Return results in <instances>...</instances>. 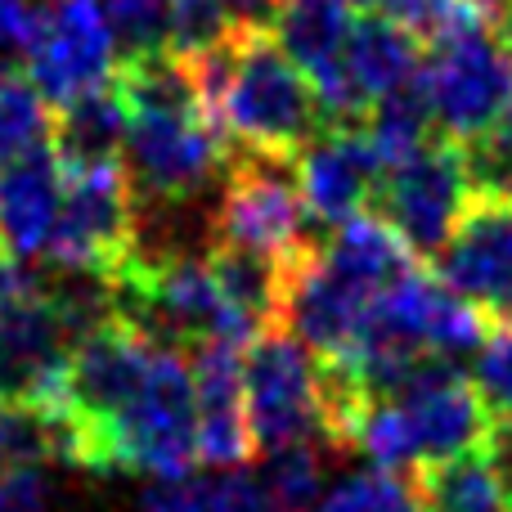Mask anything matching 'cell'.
<instances>
[{"mask_svg":"<svg viewBox=\"0 0 512 512\" xmlns=\"http://www.w3.org/2000/svg\"><path fill=\"white\" fill-rule=\"evenodd\" d=\"M113 90L122 99V167L135 198L176 207L203 194L207 180L234 158L189 68L171 50L122 54Z\"/></svg>","mask_w":512,"mask_h":512,"instance_id":"cell-1","label":"cell"},{"mask_svg":"<svg viewBox=\"0 0 512 512\" xmlns=\"http://www.w3.org/2000/svg\"><path fill=\"white\" fill-rule=\"evenodd\" d=\"M234 153L297 158L328 126L319 90L265 23L243 18L216 50L180 59Z\"/></svg>","mask_w":512,"mask_h":512,"instance_id":"cell-2","label":"cell"},{"mask_svg":"<svg viewBox=\"0 0 512 512\" xmlns=\"http://www.w3.org/2000/svg\"><path fill=\"white\" fill-rule=\"evenodd\" d=\"M490 418L481 391L454 364H427L391 396L364 400L351 414L342 450H360L369 468L423 472L486 445Z\"/></svg>","mask_w":512,"mask_h":512,"instance_id":"cell-3","label":"cell"},{"mask_svg":"<svg viewBox=\"0 0 512 512\" xmlns=\"http://www.w3.org/2000/svg\"><path fill=\"white\" fill-rule=\"evenodd\" d=\"M90 472H144L153 481L189 477L198 468V400L194 373L180 351L158 346L135 396L81 450Z\"/></svg>","mask_w":512,"mask_h":512,"instance_id":"cell-4","label":"cell"},{"mask_svg":"<svg viewBox=\"0 0 512 512\" xmlns=\"http://www.w3.org/2000/svg\"><path fill=\"white\" fill-rule=\"evenodd\" d=\"M77 333L50 274L0 261V409H50L68 378Z\"/></svg>","mask_w":512,"mask_h":512,"instance_id":"cell-5","label":"cell"},{"mask_svg":"<svg viewBox=\"0 0 512 512\" xmlns=\"http://www.w3.org/2000/svg\"><path fill=\"white\" fill-rule=\"evenodd\" d=\"M243 396L256 450L333 445V400L324 360L288 328H265L243 351Z\"/></svg>","mask_w":512,"mask_h":512,"instance_id":"cell-6","label":"cell"},{"mask_svg":"<svg viewBox=\"0 0 512 512\" xmlns=\"http://www.w3.org/2000/svg\"><path fill=\"white\" fill-rule=\"evenodd\" d=\"M216 248L252 252L274 265H297L306 252L319 248L315 221L306 212L297 180V158L279 153H234L225 176L221 203L212 221Z\"/></svg>","mask_w":512,"mask_h":512,"instance_id":"cell-7","label":"cell"},{"mask_svg":"<svg viewBox=\"0 0 512 512\" xmlns=\"http://www.w3.org/2000/svg\"><path fill=\"white\" fill-rule=\"evenodd\" d=\"M140 248V198L122 162L63 171V207L45 261L63 274L113 283Z\"/></svg>","mask_w":512,"mask_h":512,"instance_id":"cell-8","label":"cell"},{"mask_svg":"<svg viewBox=\"0 0 512 512\" xmlns=\"http://www.w3.org/2000/svg\"><path fill=\"white\" fill-rule=\"evenodd\" d=\"M423 99L432 126L454 144L495 126L512 108V54L495 27H463L427 45Z\"/></svg>","mask_w":512,"mask_h":512,"instance_id":"cell-9","label":"cell"},{"mask_svg":"<svg viewBox=\"0 0 512 512\" xmlns=\"http://www.w3.org/2000/svg\"><path fill=\"white\" fill-rule=\"evenodd\" d=\"M117 32L104 0H50L36 9L32 41L23 50V72L50 108H68L113 86Z\"/></svg>","mask_w":512,"mask_h":512,"instance_id":"cell-10","label":"cell"},{"mask_svg":"<svg viewBox=\"0 0 512 512\" xmlns=\"http://www.w3.org/2000/svg\"><path fill=\"white\" fill-rule=\"evenodd\" d=\"M468 194L472 189L468 176H463L459 144L445 140V135H432L418 153H409L396 167L382 171L373 207L414 256H441L463 207L472 203Z\"/></svg>","mask_w":512,"mask_h":512,"instance_id":"cell-11","label":"cell"},{"mask_svg":"<svg viewBox=\"0 0 512 512\" xmlns=\"http://www.w3.org/2000/svg\"><path fill=\"white\" fill-rule=\"evenodd\" d=\"M436 261L450 292L486 319H512V198H472Z\"/></svg>","mask_w":512,"mask_h":512,"instance_id":"cell-12","label":"cell"},{"mask_svg":"<svg viewBox=\"0 0 512 512\" xmlns=\"http://www.w3.org/2000/svg\"><path fill=\"white\" fill-rule=\"evenodd\" d=\"M297 180L310 221L337 230V225L364 216V203H373L382 162L360 126H324L297 153Z\"/></svg>","mask_w":512,"mask_h":512,"instance_id":"cell-13","label":"cell"},{"mask_svg":"<svg viewBox=\"0 0 512 512\" xmlns=\"http://www.w3.org/2000/svg\"><path fill=\"white\" fill-rule=\"evenodd\" d=\"M243 351L248 346L212 342L198 346L189 360L198 400V463L212 472H234L256 454L248 396H243Z\"/></svg>","mask_w":512,"mask_h":512,"instance_id":"cell-14","label":"cell"},{"mask_svg":"<svg viewBox=\"0 0 512 512\" xmlns=\"http://www.w3.org/2000/svg\"><path fill=\"white\" fill-rule=\"evenodd\" d=\"M63 207V167L50 144L0 167V261L32 265L50 252Z\"/></svg>","mask_w":512,"mask_h":512,"instance_id":"cell-15","label":"cell"},{"mask_svg":"<svg viewBox=\"0 0 512 512\" xmlns=\"http://www.w3.org/2000/svg\"><path fill=\"white\" fill-rule=\"evenodd\" d=\"M265 27L319 90L342 68L346 41L355 32V5L351 0H270Z\"/></svg>","mask_w":512,"mask_h":512,"instance_id":"cell-16","label":"cell"},{"mask_svg":"<svg viewBox=\"0 0 512 512\" xmlns=\"http://www.w3.org/2000/svg\"><path fill=\"white\" fill-rule=\"evenodd\" d=\"M122 99L117 90H99L68 108H54L50 122V149L63 171H90V167H113L122 162Z\"/></svg>","mask_w":512,"mask_h":512,"instance_id":"cell-17","label":"cell"},{"mask_svg":"<svg viewBox=\"0 0 512 512\" xmlns=\"http://www.w3.org/2000/svg\"><path fill=\"white\" fill-rule=\"evenodd\" d=\"M423 512H512V481L481 450L414 472Z\"/></svg>","mask_w":512,"mask_h":512,"instance_id":"cell-18","label":"cell"},{"mask_svg":"<svg viewBox=\"0 0 512 512\" xmlns=\"http://www.w3.org/2000/svg\"><path fill=\"white\" fill-rule=\"evenodd\" d=\"M140 512H274L256 472H207V477L153 481L140 499Z\"/></svg>","mask_w":512,"mask_h":512,"instance_id":"cell-19","label":"cell"},{"mask_svg":"<svg viewBox=\"0 0 512 512\" xmlns=\"http://www.w3.org/2000/svg\"><path fill=\"white\" fill-rule=\"evenodd\" d=\"M265 499L283 512H315L319 499L328 495V463L324 445H283L270 450L256 472Z\"/></svg>","mask_w":512,"mask_h":512,"instance_id":"cell-20","label":"cell"},{"mask_svg":"<svg viewBox=\"0 0 512 512\" xmlns=\"http://www.w3.org/2000/svg\"><path fill=\"white\" fill-rule=\"evenodd\" d=\"M54 108L23 68H0V167L50 144Z\"/></svg>","mask_w":512,"mask_h":512,"instance_id":"cell-21","label":"cell"},{"mask_svg":"<svg viewBox=\"0 0 512 512\" xmlns=\"http://www.w3.org/2000/svg\"><path fill=\"white\" fill-rule=\"evenodd\" d=\"M315 512H423V499L414 481H405L400 472L360 468L337 477Z\"/></svg>","mask_w":512,"mask_h":512,"instance_id":"cell-22","label":"cell"},{"mask_svg":"<svg viewBox=\"0 0 512 512\" xmlns=\"http://www.w3.org/2000/svg\"><path fill=\"white\" fill-rule=\"evenodd\" d=\"M472 198H512V108L495 126L459 144Z\"/></svg>","mask_w":512,"mask_h":512,"instance_id":"cell-23","label":"cell"},{"mask_svg":"<svg viewBox=\"0 0 512 512\" xmlns=\"http://www.w3.org/2000/svg\"><path fill=\"white\" fill-rule=\"evenodd\" d=\"M472 387L481 391L495 423H512V319H490L486 337L477 346Z\"/></svg>","mask_w":512,"mask_h":512,"instance_id":"cell-24","label":"cell"},{"mask_svg":"<svg viewBox=\"0 0 512 512\" xmlns=\"http://www.w3.org/2000/svg\"><path fill=\"white\" fill-rule=\"evenodd\" d=\"M104 9H108V23H113L117 41L126 45V54L167 50L176 0H104Z\"/></svg>","mask_w":512,"mask_h":512,"instance_id":"cell-25","label":"cell"},{"mask_svg":"<svg viewBox=\"0 0 512 512\" xmlns=\"http://www.w3.org/2000/svg\"><path fill=\"white\" fill-rule=\"evenodd\" d=\"M50 468H0V512H50Z\"/></svg>","mask_w":512,"mask_h":512,"instance_id":"cell-26","label":"cell"},{"mask_svg":"<svg viewBox=\"0 0 512 512\" xmlns=\"http://www.w3.org/2000/svg\"><path fill=\"white\" fill-rule=\"evenodd\" d=\"M32 27H36V9L27 0H0V54L27 50L32 41Z\"/></svg>","mask_w":512,"mask_h":512,"instance_id":"cell-27","label":"cell"},{"mask_svg":"<svg viewBox=\"0 0 512 512\" xmlns=\"http://www.w3.org/2000/svg\"><path fill=\"white\" fill-rule=\"evenodd\" d=\"M225 5H230L239 18H252V23H261V14L270 9V0H225Z\"/></svg>","mask_w":512,"mask_h":512,"instance_id":"cell-28","label":"cell"},{"mask_svg":"<svg viewBox=\"0 0 512 512\" xmlns=\"http://www.w3.org/2000/svg\"><path fill=\"white\" fill-rule=\"evenodd\" d=\"M499 41H504V45H508V54H512V9H508L504 23H499Z\"/></svg>","mask_w":512,"mask_h":512,"instance_id":"cell-29","label":"cell"},{"mask_svg":"<svg viewBox=\"0 0 512 512\" xmlns=\"http://www.w3.org/2000/svg\"><path fill=\"white\" fill-rule=\"evenodd\" d=\"M351 5H355V9H364V14H373V9H378L382 0H351Z\"/></svg>","mask_w":512,"mask_h":512,"instance_id":"cell-30","label":"cell"}]
</instances>
